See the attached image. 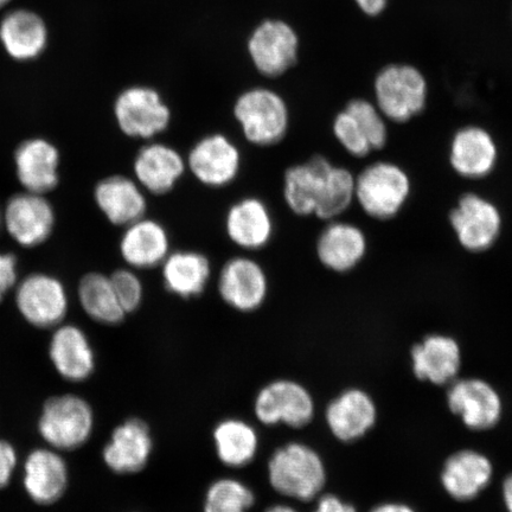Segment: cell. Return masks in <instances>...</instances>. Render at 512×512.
I'll return each mask as SVG.
<instances>
[{"label":"cell","instance_id":"obj_1","mask_svg":"<svg viewBox=\"0 0 512 512\" xmlns=\"http://www.w3.org/2000/svg\"><path fill=\"white\" fill-rule=\"evenodd\" d=\"M283 196L294 215L334 221L355 201V176L324 156H313L285 171Z\"/></svg>","mask_w":512,"mask_h":512},{"label":"cell","instance_id":"obj_2","mask_svg":"<svg viewBox=\"0 0 512 512\" xmlns=\"http://www.w3.org/2000/svg\"><path fill=\"white\" fill-rule=\"evenodd\" d=\"M233 117L243 139L256 147L283 142L291 126L286 100L266 87H253L241 93L233 105Z\"/></svg>","mask_w":512,"mask_h":512},{"label":"cell","instance_id":"obj_3","mask_svg":"<svg viewBox=\"0 0 512 512\" xmlns=\"http://www.w3.org/2000/svg\"><path fill=\"white\" fill-rule=\"evenodd\" d=\"M268 482L279 495L310 502L326 483L323 459L310 446L290 443L272 454L267 466Z\"/></svg>","mask_w":512,"mask_h":512},{"label":"cell","instance_id":"obj_4","mask_svg":"<svg viewBox=\"0 0 512 512\" xmlns=\"http://www.w3.org/2000/svg\"><path fill=\"white\" fill-rule=\"evenodd\" d=\"M375 105L387 121L406 124L425 111L428 82L418 67L389 63L374 79Z\"/></svg>","mask_w":512,"mask_h":512},{"label":"cell","instance_id":"obj_5","mask_svg":"<svg viewBox=\"0 0 512 512\" xmlns=\"http://www.w3.org/2000/svg\"><path fill=\"white\" fill-rule=\"evenodd\" d=\"M411 192V178L398 164L376 162L355 177V201L375 220L393 219L406 206Z\"/></svg>","mask_w":512,"mask_h":512},{"label":"cell","instance_id":"obj_6","mask_svg":"<svg viewBox=\"0 0 512 512\" xmlns=\"http://www.w3.org/2000/svg\"><path fill=\"white\" fill-rule=\"evenodd\" d=\"M115 124L125 137L150 142L169 130L171 108L155 88L130 86L121 91L113 105Z\"/></svg>","mask_w":512,"mask_h":512},{"label":"cell","instance_id":"obj_7","mask_svg":"<svg viewBox=\"0 0 512 512\" xmlns=\"http://www.w3.org/2000/svg\"><path fill=\"white\" fill-rule=\"evenodd\" d=\"M94 431V412L78 395L54 396L44 403L38 432L56 451H73L87 443Z\"/></svg>","mask_w":512,"mask_h":512},{"label":"cell","instance_id":"obj_8","mask_svg":"<svg viewBox=\"0 0 512 512\" xmlns=\"http://www.w3.org/2000/svg\"><path fill=\"white\" fill-rule=\"evenodd\" d=\"M332 133L339 145L356 158L380 151L388 143L387 119L373 102L362 98L350 100L337 113Z\"/></svg>","mask_w":512,"mask_h":512},{"label":"cell","instance_id":"obj_9","mask_svg":"<svg viewBox=\"0 0 512 512\" xmlns=\"http://www.w3.org/2000/svg\"><path fill=\"white\" fill-rule=\"evenodd\" d=\"M187 169L203 187L223 189L239 178L242 170L240 146L227 134H206L190 147Z\"/></svg>","mask_w":512,"mask_h":512},{"label":"cell","instance_id":"obj_10","mask_svg":"<svg viewBox=\"0 0 512 512\" xmlns=\"http://www.w3.org/2000/svg\"><path fill=\"white\" fill-rule=\"evenodd\" d=\"M217 292L233 310L251 313L266 303L270 279L258 260L249 255H235L221 267Z\"/></svg>","mask_w":512,"mask_h":512},{"label":"cell","instance_id":"obj_11","mask_svg":"<svg viewBox=\"0 0 512 512\" xmlns=\"http://www.w3.org/2000/svg\"><path fill=\"white\" fill-rule=\"evenodd\" d=\"M300 40L292 25L281 19H267L248 40V54L254 67L266 78H279L296 66Z\"/></svg>","mask_w":512,"mask_h":512},{"label":"cell","instance_id":"obj_12","mask_svg":"<svg viewBox=\"0 0 512 512\" xmlns=\"http://www.w3.org/2000/svg\"><path fill=\"white\" fill-rule=\"evenodd\" d=\"M450 223L459 245L471 253L495 246L502 232L501 211L494 202L477 194H465L450 213Z\"/></svg>","mask_w":512,"mask_h":512},{"label":"cell","instance_id":"obj_13","mask_svg":"<svg viewBox=\"0 0 512 512\" xmlns=\"http://www.w3.org/2000/svg\"><path fill=\"white\" fill-rule=\"evenodd\" d=\"M256 418L265 426L303 428L315 416V401L302 384L277 380L261 388L254 402Z\"/></svg>","mask_w":512,"mask_h":512},{"label":"cell","instance_id":"obj_14","mask_svg":"<svg viewBox=\"0 0 512 512\" xmlns=\"http://www.w3.org/2000/svg\"><path fill=\"white\" fill-rule=\"evenodd\" d=\"M15 299L22 317L40 329L61 325L69 309L66 287L50 274L35 273L23 279Z\"/></svg>","mask_w":512,"mask_h":512},{"label":"cell","instance_id":"obj_15","mask_svg":"<svg viewBox=\"0 0 512 512\" xmlns=\"http://www.w3.org/2000/svg\"><path fill=\"white\" fill-rule=\"evenodd\" d=\"M132 172L147 195L164 196L187 174V160L176 147L150 140L134 156Z\"/></svg>","mask_w":512,"mask_h":512},{"label":"cell","instance_id":"obj_16","mask_svg":"<svg viewBox=\"0 0 512 512\" xmlns=\"http://www.w3.org/2000/svg\"><path fill=\"white\" fill-rule=\"evenodd\" d=\"M224 232L241 251L259 252L270 245L274 236L272 210L259 197H242L228 208L224 216Z\"/></svg>","mask_w":512,"mask_h":512},{"label":"cell","instance_id":"obj_17","mask_svg":"<svg viewBox=\"0 0 512 512\" xmlns=\"http://www.w3.org/2000/svg\"><path fill=\"white\" fill-rule=\"evenodd\" d=\"M3 223L18 245L32 248L46 242L55 227V211L44 195L22 192L6 204Z\"/></svg>","mask_w":512,"mask_h":512},{"label":"cell","instance_id":"obj_18","mask_svg":"<svg viewBox=\"0 0 512 512\" xmlns=\"http://www.w3.org/2000/svg\"><path fill=\"white\" fill-rule=\"evenodd\" d=\"M447 405L473 431H485L495 427L501 420L503 411L501 396L497 390L480 379L454 382L447 393Z\"/></svg>","mask_w":512,"mask_h":512},{"label":"cell","instance_id":"obj_19","mask_svg":"<svg viewBox=\"0 0 512 512\" xmlns=\"http://www.w3.org/2000/svg\"><path fill=\"white\" fill-rule=\"evenodd\" d=\"M118 248L126 267L138 272L162 266L172 251L168 229L147 216L124 228Z\"/></svg>","mask_w":512,"mask_h":512},{"label":"cell","instance_id":"obj_20","mask_svg":"<svg viewBox=\"0 0 512 512\" xmlns=\"http://www.w3.org/2000/svg\"><path fill=\"white\" fill-rule=\"evenodd\" d=\"M133 177L112 175L102 178L94 188V201L113 226L125 228L146 216L149 201Z\"/></svg>","mask_w":512,"mask_h":512},{"label":"cell","instance_id":"obj_21","mask_svg":"<svg viewBox=\"0 0 512 512\" xmlns=\"http://www.w3.org/2000/svg\"><path fill=\"white\" fill-rule=\"evenodd\" d=\"M153 439L143 420L128 419L114 428L111 439L102 451L108 469L118 475H134L150 462Z\"/></svg>","mask_w":512,"mask_h":512},{"label":"cell","instance_id":"obj_22","mask_svg":"<svg viewBox=\"0 0 512 512\" xmlns=\"http://www.w3.org/2000/svg\"><path fill=\"white\" fill-rule=\"evenodd\" d=\"M69 470L66 460L54 448H36L23 467V486L32 502L51 505L66 494Z\"/></svg>","mask_w":512,"mask_h":512},{"label":"cell","instance_id":"obj_23","mask_svg":"<svg viewBox=\"0 0 512 512\" xmlns=\"http://www.w3.org/2000/svg\"><path fill=\"white\" fill-rule=\"evenodd\" d=\"M498 160V147L484 127L460 128L451 140L450 164L460 177L478 181L492 174Z\"/></svg>","mask_w":512,"mask_h":512},{"label":"cell","instance_id":"obj_24","mask_svg":"<svg viewBox=\"0 0 512 512\" xmlns=\"http://www.w3.org/2000/svg\"><path fill=\"white\" fill-rule=\"evenodd\" d=\"M368 241L361 228L348 222L329 221L316 242L317 258L326 270L348 273L364 259Z\"/></svg>","mask_w":512,"mask_h":512},{"label":"cell","instance_id":"obj_25","mask_svg":"<svg viewBox=\"0 0 512 512\" xmlns=\"http://www.w3.org/2000/svg\"><path fill=\"white\" fill-rule=\"evenodd\" d=\"M60 152L46 139L25 140L15 152L16 175L25 191L46 195L60 182Z\"/></svg>","mask_w":512,"mask_h":512},{"label":"cell","instance_id":"obj_26","mask_svg":"<svg viewBox=\"0 0 512 512\" xmlns=\"http://www.w3.org/2000/svg\"><path fill=\"white\" fill-rule=\"evenodd\" d=\"M49 357L57 374L70 382L86 381L95 370L91 341L76 325H59L50 339Z\"/></svg>","mask_w":512,"mask_h":512},{"label":"cell","instance_id":"obj_27","mask_svg":"<svg viewBox=\"0 0 512 512\" xmlns=\"http://www.w3.org/2000/svg\"><path fill=\"white\" fill-rule=\"evenodd\" d=\"M329 430L343 443L361 439L377 419L375 402L361 389H348L330 402L325 413Z\"/></svg>","mask_w":512,"mask_h":512},{"label":"cell","instance_id":"obj_28","mask_svg":"<svg viewBox=\"0 0 512 512\" xmlns=\"http://www.w3.org/2000/svg\"><path fill=\"white\" fill-rule=\"evenodd\" d=\"M494 467L490 459L473 450L452 454L441 471V484L453 499L472 501L491 482Z\"/></svg>","mask_w":512,"mask_h":512},{"label":"cell","instance_id":"obj_29","mask_svg":"<svg viewBox=\"0 0 512 512\" xmlns=\"http://www.w3.org/2000/svg\"><path fill=\"white\" fill-rule=\"evenodd\" d=\"M160 270L166 291L182 299L202 296L213 275L208 256L192 249L171 251Z\"/></svg>","mask_w":512,"mask_h":512},{"label":"cell","instance_id":"obj_30","mask_svg":"<svg viewBox=\"0 0 512 512\" xmlns=\"http://www.w3.org/2000/svg\"><path fill=\"white\" fill-rule=\"evenodd\" d=\"M413 373L419 380L443 386L459 373L462 351L456 339L430 335L412 349Z\"/></svg>","mask_w":512,"mask_h":512},{"label":"cell","instance_id":"obj_31","mask_svg":"<svg viewBox=\"0 0 512 512\" xmlns=\"http://www.w3.org/2000/svg\"><path fill=\"white\" fill-rule=\"evenodd\" d=\"M47 38L46 24L31 11L11 12L0 24V40L9 55L18 61L36 59L46 48Z\"/></svg>","mask_w":512,"mask_h":512},{"label":"cell","instance_id":"obj_32","mask_svg":"<svg viewBox=\"0 0 512 512\" xmlns=\"http://www.w3.org/2000/svg\"><path fill=\"white\" fill-rule=\"evenodd\" d=\"M214 444L217 458L232 469H241L253 462L259 450V435L248 422L227 419L215 427Z\"/></svg>","mask_w":512,"mask_h":512},{"label":"cell","instance_id":"obj_33","mask_svg":"<svg viewBox=\"0 0 512 512\" xmlns=\"http://www.w3.org/2000/svg\"><path fill=\"white\" fill-rule=\"evenodd\" d=\"M78 296L82 310L96 323L114 326L123 323L127 316L115 294L110 275L100 272L83 275Z\"/></svg>","mask_w":512,"mask_h":512},{"label":"cell","instance_id":"obj_34","mask_svg":"<svg viewBox=\"0 0 512 512\" xmlns=\"http://www.w3.org/2000/svg\"><path fill=\"white\" fill-rule=\"evenodd\" d=\"M255 502L254 492L235 478H221L209 486L203 512H248Z\"/></svg>","mask_w":512,"mask_h":512},{"label":"cell","instance_id":"obj_35","mask_svg":"<svg viewBox=\"0 0 512 512\" xmlns=\"http://www.w3.org/2000/svg\"><path fill=\"white\" fill-rule=\"evenodd\" d=\"M115 294L126 315L136 312L143 305L145 288L139 272L130 267L119 268L111 275Z\"/></svg>","mask_w":512,"mask_h":512},{"label":"cell","instance_id":"obj_36","mask_svg":"<svg viewBox=\"0 0 512 512\" xmlns=\"http://www.w3.org/2000/svg\"><path fill=\"white\" fill-rule=\"evenodd\" d=\"M17 463V452L14 445H11L9 441L0 440V490L10 484Z\"/></svg>","mask_w":512,"mask_h":512},{"label":"cell","instance_id":"obj_37","mask_svg":"<svg viewBox=\"0 0 512 512\" xmlns=\"http://www.w3.org/2000/svg\"><path fill=\"white\" fill-rule=\"evenodd\" d=\"M17 283V259L14 254L0 253V303Z\"/></svg>","mask_w":512,"mask_h":512},{"label":"cell","instance_id":"obj_38","mask_svg":"<svg viewBox=\"0 0 512 512\" xmlns=\"http://www.w3.org/2000/svg\"><path fill=\"white\" fill-rule=\"evenodd\" d=\"M313 512H357V510L337 496L325 495L319 498L317 507Z\"/></svg>","mask_w":512,"mask_h":512},{"label":"cell","instance_id":"obj_39","mask_svg":"<svg viewBox=\"0 0 512 512\" xmlns=\"http://www.w3.org/2000/svg\"><path fill=\"white\" fill-rule=\"evenodd\" d=\"M352 2L364 16L377 18L387 11L390 0H352Z\"/></svg>","mask_w":512,"mask_h":512},{"label":"cell","instance_id":"obj_40","mask_svg":"<svg viewBox=\"0 0 512 512\" xmlns=\"http://www.w3.org/2000/svg\"><path fill=\"white\" fill-rule=\"evenodd\" d=\"M370 512H416L414 509L409 507L407 504L401 503H384L377 505L376 508Z\"/></svg>","mask_w":512,"mask_h":512},{"label":"cell","instance_id":"obj_41","mask_svg":"<svg viewBox=\"0 0 512 512\" xmlns=\"http://www.w3.org/2000/svg\"><path fill=\"white\" fill-rule=\"evenodd\" d=\"M503 499L507 511L512 512V473H510V475L504 479Z\"/></svg>","mask_w":512,"mask_h":512},{"label":"cell","instance_id":"obj_42","mask_svg":"<svg viewBox=\"0 0 512 512\" xmlns=\"http://www.w3.org/2000/svg\"><path fill=\"white\" fill-rule=\"evenodd\" d=\"M264 512H299L298 510L286 504H275L267 508Z\"/></svg>","mask_w":512,"mask_h":512},{"label":"cell","instance_id":"obj_43","mask_svg":"<svg viewBox=\"0 0 512 512\" xmlns=\"http://www.w3.org/2000/svg\"><path fill=\"white\" fill-rule=\"evenodd\" d=\"M3 224V213L2 210H0V227H2Z\"/></svg>","mask_w":512,"mask_h":512},{"label":"cell","instance_id":"obj_44","mask_svg":"<svg viewBox=\"0 0 512 512\" xmlns=\"http://www.w3.org/2000/svg\"><path fill=\"white\" fill-rule=\"evenodd\" d=\"M8 2L9 0H0V8H2V6H4Z\"/></svg>","mask_w":512,"mask_h":512}]
</instances>
